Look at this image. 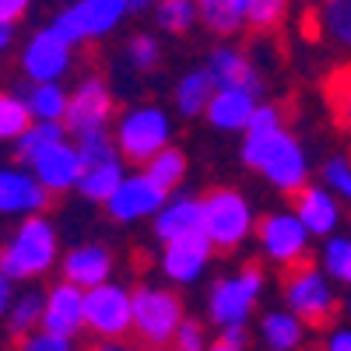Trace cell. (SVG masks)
<instances>
[{
    "instance_id": "49",
    "label": "cell",
    "mask_w": 351,
    "mask_h": 351,
    "mask_svg": "<svg viewBox=\"0 0 351 351\" xmlns=\"http://www.w3.org/2000/svg\"><path fill=\"white\" fill-rule=\"evenodd\" d=\"M92 351H123V348L116 344V341H109V344H99V348H92Z\"/></svg>"
},
{
    "instance_id": "43",
    "label": "cell",
    "mask_w": 351,
    "mask_h": 351,
    "mask_svg": "<svg viewBox=\"0 0 351 351\" xmlns=\"http://www.w3.org/2000/svg\"><path fill=\"white\" fill-rule=\"evenodd\" d=\"M28 4H32V0H0V21L14 25V21L28 11Z\"/></svg>"
},
{
    "instance_id": "30",
    "label": "cell",
    "mask_w": 351,
    "mask_h": 351,
    "mask_svg": "<svg viewBox=\"0 0 351 351\" xmlns=\"http://www.w3.org/2000/svg\"><path fill=\"white\" fill-rule=\"evenodd\" d=\"M53 141H64L60 120H36L32 127L21 134V141H18V162H28V165H32V158H36L43 148H49Z\"/></svg>"
},
{
    "instance_id": "14",
    "label": "cell",
    "mask_w": 351,
    "mask_h": 351,
    "mask_svg": "<svg viewBox=\"0 0 351 351\" xmlns=\"http://www.w3.org/2000/svg\"><path fill=\"white\" fill-rule=\"evenodd\" d=\"M211 253H215V246H211V239L204 236V228H200V232H190V236H180V239L165 243L162 267H165V274L172 281L190 285L193 278H200L204 267H208Z\"/></svg>"
},
{
    "instance_id": "36",
    "label": "cell",
    "mask_w": 351,
    "mask_h": 351,
    "mask_svg": "<svg viewBox=\"0 0 351 351\" xmlns=\"http://www.w3.org/2000/svg\"><path fill=\"white\" fill-rule=\"evenodd\" d=\"M319 176H324V186L341 197V200H351V162L344 155H330L324 162V169H319Z\"/></svg>"
},
{
    "instance_id": "27",
    "label": "cell",
    "mask_w": 351,
    "mask_h": 351,
    "mask_svg": "<svg viewBox=\"0 0 351 351\" xmlns=\"http://www.w3.org/2000/svg\"><path fill=\"white\" fill-rule=\"evenodd\" d=\"M81 8H84V21H88V39L112 32L120 25V18L130 11L127 0H81Z\"/></svg>"
},
{
    "instance_id": "48",
    "label": "cell",
    "mask_w": 351,
    "mask_h": 351,
    "mask_svg": "<svg viewBox=\"0 0 351 351\" xmlns=\"http://www.w3.org/2000/svg\"><path fill=\"white\" fill-rule=\"evenodd\" d=\"M208 351H239V348H236V344H225V341H218V344H211Z\"/></svg>"
},
{
    "instance_id": "8",
    "label": "cell",
    "mask_w": 351,
    "mask_h": 351,
    "mask_svg": "<svg viewBox=\"0 0 351 351\" xmlns=\"http://www.w3.org/2000/svg\"><path fill=\"white\" fill-rule=\"evenodd\" d=\"M260 288H263L260 263H246L236 278H221L211 288V319H215V324H221V327L243 324V319L250 316V306L260 295Z\"/></svg>"
},
{
    "instance_id": "42",
    "label": "cell",
    "mask_w": 351,
    "mask_h": 351,
    "mask_svg": "<svg viewBox=\"0 0 351 351\" xmlns=\"http://www.w3.org/2000/svg\"><path fill=\"white\" fill-rule=\"evenodd\" d=\"M330 95H334V112H337V120L351 130V74H341L337 84H330Z\"/></svg>"
},
{
    "instance_id": "39",
    "label": "cell",
    "mask_w": 351,
    "mask_h": 351,
    "mask_svg": "<svg viewBox=\"0 0 351 351\" xmlns=\"http://www.w3.org/2000/svg\"><path fill=\"white\" fill-rule=\"evenodd\" d=\"M11 351H71V337L64 334H36V330H28V334H18L14 337V348Z\"/></svg>"
},
{
    "instance_id": "17",
    "label": "cell",
    "mask_w": 351,
    "mask_h": 351,
    "mask_svg": "<svg viewBox=\"0 0 351 351\" xmlns=\"http://www.w3.org/2000/svg\"><path fill=\"white\" fill-rule=\"evenodd\" d=\"M84 324V291L71 281L56 285L46 295V309H43V327L49 334H64L74 337L77 327Z\"/></svg>"
},
{
    "instance_id": "32",
    "label": "cell",
    "mask_w": 351,
    "mask_h": 351,
    "mask_svg": "<svg viewBox=\"0 0 351 351\" xmlns=\"http://www.w3.org/2000/svg\"><path fill=\"white\" fill-rule=\"evenodd\" d=\"M197 18H200L197 0H158V25L172 36L190 32Z\"/></svg>"
},
{
    "instance_id": "41",
    "label": "cell",
    "mask_w": 351,
    "mask_h": 351,
    "mask_svg": "<svg viewBox=\"0 0 351 351\" xmlns=\"http://www.w3.org/2000/svg\"><path fill=\"white\" fill-rule=\"evenodd\" d=\"M172 351H204V330L193 319H183L172 334Z\"/></svg>"
},
{
    "instance_id": "46",
    "label": "cell",
    "mask_w": 351,
    "mask_h": 351,
    "mask_svg": "<svg viewBox=\"0 0 351 351\" xmlns=\"http://www.w3.org/2000/svg\"><path fill=\"white\" fill-rule=\"evenodd\" d=\"M330 351H351V330H334L330 334Z\"/></svg>"
},
{
    "instance_id": "9",
    "label": "cell",
    "mask_w": 351,
    "mask_h": 351,
    "mask_svg": "<svg viewBox=\"0 0 351 351\" xmlns=\"http://www.w3.org/2000/svg\"><path fill=\"white\" fill-rule=\"evenodd\" d=\"M256 239L263 246L271 260H278L281 267L295 263L306 256V239H309V228L299 221V215H263L256 221Z\"/></svg>"
},
{
    "instance_id": "24",
    "label": "cell",
    "mask_w": 351,
    "mask_h": 351,
    "mask_svg": "<svg viewBox=\"0 0 351 351\" xmlns=\"http://www.w3.org/2000/svg\"><path fill=\"white\" fill-rule=\"evenodd\" d=\"M316 28L334 46L351 49V0H319L316 8Z\"/></svg>"
},
{
    "instance_id": "4",
    "label": "cell",
    "mask_w": 351,
    "mask_h": 351,
    "mask_svg": "<svg viewBox=\"0 0 351 351\" xmlns=\"http://www.w3.org/2000/svg\"><path fill=\"white\" fill-rule=\"evenodd\" d=\"M204 204V236L211 239L215 250H236L253 228L250 204L236 190H211Z\"/></svg>"
},
{
    "instance_id": "10",
    "label": "cell",
    "mask_w": 351,
    "mask_h": 351,
    "mask_svg": "<svg viewBox=\"0 0 351 351\" xmlns=\"http://www.w3.org/2000/svg\"><path fill=\"white\" fill-rule=\"evenodd\" d=\"M21 67L36 84L56 81L71 67V43L60 39L53 28H43V32H36L32 39H28V46L21 53Z\"/></svg>"
},
{
    "instance_id": "35",
    "label": "cell",
    "mask_w": 351,
    "mask_h": 351,
    "mask_svg": "<svg viewBox=\"0 0 351 351\" xmlns=\"http://www.w3.org/2000/svg\"><path fill=\"white\" fill-rule=\"evenodd\" d=\"M77 137H81V141H77V155H81L84 165H99V162L116 158V141H109L106 127L88 130V134H77Z\"/></svg>"
},
{
    "instance_id": "28",
    "label": "cell",
    "mask_w": 351,
    "mask_h": 351,
    "mask_svg": "<svg viewBox=\"0 0 351 351\" xmlns=\"http://www.w3.org/2000/svg\"><path fill=\"white\" fill-rule=\"evenodd\" d=\"M144 172H148L165 193H172L176 186L183 183V176H186V158H183V152H176V148H169V144H165L155 158L144 162Z\"/></svg>"
},
{
    "instance_id": "52",
    "label": "cell",
    "mask_w": 351,
    "mask_h": 351,
    "mask_svg": "<svg viewBox=\"0 0 351 351\" xmlns=\"http://www.w3.org/2000/svg\"><path fill=\"white\" fill-rule=\"evenodd\" d=\"M348 313H351V295H348Z\"/></svg>"
},
{
    "instance_id": "29",
    "label": "cell",
    "mask_w": 351,
    "mask_h": 351,
    "mask_svg": "<svg viewBox=\"0 0 351 351\" xmlns=\"http://www.w3.org/2000/svg\"><path fill=\"white\" fill-rule=\"evenodd\" d=\"M28 109H32L36 120H64V112H67V95H64V88L60 84H53V81H43L36 84L32 92H28Z\"/></svg>"
},
{
    "instance_id": "11",
    "label": "cell",
    "mask_w": 351,
    "mask_h": 351,
    "mask_svg": "<svg viewBox=\"0 0 351 351\" xmlns=\"http://www.w3.org/2000/svg\"><path fill=\"white\" fill-rule=\"evenodd\" d=\"M162 204H165V190L148 172H141V176H130V180H123L116 186V193L106 200V208L116 221H134V218L162 211Z\"/></svg>"
},
{
    "instance_id": "13",
    "label": "cell",
    "mask_w": 351,
    "mask_h": 351,
    "mask_svg": "<svg viewBox=\"0 0 351 351\" xmlns=\"http://www.w3.org/2000/svg\"><path fill=\"white\" fill-rule=\"evenodd\" d=\"M32 169H36V180L49 193H64V190L77 186L81 172H84V162H81L77 148H71L67 141H53L49 148H43L32 158Z\"/></svg>"
},
{
    "instance_id": "38",
    "label": "cell",
    "mask_w": 351,
    "mask_h": 351,
    "mask_svg": "<svg viewBox=\"0 0 351 351\" xmlns=\"http://www.w3.org/2000/svg\"><path fill=\"white\" fill-rule=\"evenodd\" d=\"M158 60H162V49H158V43L152 39V36H134L130 43H127V64L134 67V71H155L158 67Z\"/></svg>"
},
{
    "instance_id": "47",
    "label": "cell",
    "mask_w": 351,
    "mask_h": 351,
    "mask_svg": "<svg viewBox=\"0 0 351 351\" xmlns=\"http://www.w3.org/2000/svg\"><path fill=\"white\" fill-rule=\"evenodd\" d=\"M11 39H14V25H8V21H0V53H4V49L11 46Z\"/></svg>"
},
{
    "instance_id": "21",
    "label": "cell",
    "mask_w": 351,
    "mask_h": 351,
    "mask_svg": "<svg viewBox=\"0 0 351 351\" xmlns=\"http://www.w3.org/2000/svg\"><path fill=\"white\" fill-rule=\"evenodd\" d=\"M112 260L102 246H77L64 256V278L77 288H95L109 278Z\"/></svg>"
},
{
    "instance_id": "33",
    "label": "cell",
    "mask_w": 351,
    "mask_h": 351,
    "mask_svg": "<svg viewBox=\"0 0 351 351\" xmlns=\"http://www.w3.org/2000/svg\"><path fill=\"white\" fill-rule=\"evenodd\" d=\"M43 309H46V295H39V291H25V295L14 302V309H8L11 313V334L18 337V334H28V330H36V324L43 319Z\"/></svg>"
},
{
    "instance_id": "1",
    "label": "cell",
    "mask_w": 351,
    "mask_h": 351,
    "mask_svg": "<svg viewBox=\"0 0 351 351\" xmlns=\"http://www.w3.org/2000/svg\"><path fill=\"white\" fill-rule=\"evenodd\" d=\"M243 158H246V165L260 169V172L267 176L278 190H285V193H295V190L306 186V180H309V162H306L302 144L291 137L285 127L246 130Z\"/></svg>"
},
{
    "instance_id": "22",
    "label": "cell",
    "mask_w": 351,
    "mask_h": 351,
    "mask_svg": "<svg viewBox=\"0 0 351 351\" xmlns=\"http://www.w3.org/2000/svg\"><path fill=\"white\" fill-rule=\"evenodd\" d=\"M200 21L215 36H236L246 21V0H200Z\"/></svg>"
},
{
    "instance_id": "51",
    "label": "cell",
    "mask_w": 351,
    "mask_h": 351,
    "mask_svg": "<svg viewBox=\"0 0 351 351\" xmlns=\"http://www.w3.org/2000/svg\"><path fill=\"white\" fill-rule=\"evenodd\" d=\"M341 281H348V285H351V256H348V267H344V278H341Z\"/></svg>"
},
{
    "instance_id": "3",
    "label": "cell",
    "mask_w": 351,
    "mask_h": 351,
    "mask_svg": "<svg viewBox=\"0 0 351 351\" xmlns=\"http://www.w3.org/2000/svg\"><path fill=\"white\" fill-rule=\"evenodd\" d=\"M56 256V236L53 225L43 215H32L28 221H21V228L11 236V243L0 250V271L8 278H39L53 267Z\"/></svg>"
},
{
    "instance_id": "15",
    "label": "cell",
    "mask_w": 351,
    "mask_h": 351,
    "mask_svg": "<svg viewBox=\"0 0 351 351\" xmlns=\"http://www.w3.org/2000/svg\"><path fill=\"white\" fill-rule=\"evenodd\" d=\"M291 211L313 236H334V228L341 225V204L327 186H299L291 193Z\"/></svg>"
},
{
    "instance_id": "31",
    "label": "cell",
    "mask_w": 351,
    "mask_h": 351,
    "mask_svg": "<svg viewBox=\"0 0 351 351\" xmlns=\"http://www.w3.org/2000/svg\"><path fill=\"white\" fill-rule=\"evenodd\" d=\"M32 127V109L18 95H0V141H14Z\"/></svg>"
},
{
    "instance_id": "16",
    "label": "cell",
    "mask_w": 351,
    "mask_h": 351,
    "mask_svg": "<svg viewBox=\"0 0 351 351\" xmlns=\"http://www.w3.org/2000/svg\"><path fill=\"white\" fill-rule=\"evenodd\" d=\"M49 208V190L28 172H0V215H39Z\"/></svg>"
},
{
    "instance_id": "19",
    "label": "cell",
    "mask_w": 351,
    "mask_h": 351,
    "mask_svg": "<svg viewBox=\"0 0 351 351\" xmlns=\"http://www.w3.org/2000/svg\"><path fill=\"white\" fill-rule=\"evenodd\" d=\"M256 102H253V92L250 88H218L208 102V120L218 127V130H239L250 123Z\"/></svg>"
},
{
    "instance_id": "26",
    "label": "cell",
    "mask_w": 351,
    "mask_h": 351,
    "mask_svg": "<svg viewBox=\"0 0 351 351\" xmlns=\"http://www.w3.org/2000/svg\"><path fill=\"white\" fill-rule=\"evenodd\" d=\"M260 327H263V341L274 351H299L302 348V319L295 313H267Z\"/></svg>"
},
{
    "instance_id": "20",
    "label": "cell",
    "mask_w": 351,
    "mask_h": 351,
    "mask_svg": "<svg viewBox=\"0 0 351 351\" xmlns=\"http://www.w3.org/2000/svg\"><path fill=\"white\" fill-rule=\"evenodd\" d=\"M208 74L215 81V88H250L256 95L260 92V74L253 71V64L239 49H228V46H218L211 53V64H208Z\"/></svg>"
},
{
    "instance_id": "44",
    "label": "cell",
    "mask_w": 351,
    "mask_h": 351,
    "mask_svg": "<svg viewBox=\"0 0 351 351\" xmlns=\"http://www.w3.org/2000/svg\"><path fill=\"white\" fill-rule=\"evenodd\" d=\"M11 281H14V278H8L4 271H0V316L11 309Z\"/></svg>"
},
{
    "instance_id": "40",
    "label": "cell",
    "mask_w": 351,
    "mask_h": 351,
    "mask_svg": "<svg viewBox=\"0 0 351 351\" xmlns=\"http://www.w3.org/2000/svg\"><path fill=\"white\" fill-rule=\"evenodd\" d=\"M348 256H351V239H344V236H330V243H327V250H324V267H327L330 278H337V281L344 278Z\"/></svg>"
},
{
    "instance_id": "6",
    "label": "cell",
    "mask_w": 351,
    "mask_h": 351,
    "mask_svg": "<svg viewBox=\"0 0 351 351\" xmlns=\"http://www.w3.org/2000/svg\"><path fill=\"white\" fill-rule=\"evenodd\" d=\"M183 324V302L162 288L134 291V334L148 344H169L176 327Z\"/></svg>"
},
{
    "instance_id": "18",
    "label": "cell",
    "mask_w": 351,
    "mask_h": 351,
    "mask_svg": "<svg viewBox=\"0 0 351 351\" xmlns=\"http://www.w3.org/2000/svg\"><path fill=\"white\" fill-rule=\"evenodd\" d=\"M200 228H204V204L197 197L165 200L158 218H155V236L162 243H172V239L190 236V232H200Z\"/></svg>"
},
{
    "instance_id": "12",
    "label": "cell",
    "mask_w": 351,
    "mask_h": 351,
    "mask_svg": "<svg viewBox=\"0 0 351 351\" xmlns=\"http://www.w3.org/2000/svg\"><path fill=\"white\" fill-rule=\"evenodd\" d=\"M109 109H112V99L106 92V84L99 77H84L77 84V92L71 95L67 102V112H64V123L67 130L74 134H88V130H99L109 123Z\"/></svg>"
},
{
    "instance_id": "34",
    "label": "cell",
    "mask_w": 351,
    "mask_h": 351,
    "mask_svg": "<svg viewBox=\"0 0 351 351\" xmlns=\"http://www.w3.org/2000/svg\"><path fill=\"white\" fill-rule=\"evenodd\" d=\"M288 14V0H246V21L253 32H274Z\"/></svg>"
},
{
    "instance_id": "50",
    "label": "cell",
    "mask_w": 351,
    "mask_h": 351,
    "mask_svg": "<svg viewBox=\"0 0 351 351\" xmlns=\"http://www.w3.org/2000/svg\"><path fill=\"white\" fill-rule=\"evenodd\" d=\"M127 4H130L134 11H141V8H148V4H152V0H127Z\"/></svg>"
},
{
    "instance_id": "5",
    "label": "cell",
    "mask_w": 351,
    "mask_h": 351,
    "mask_svg": "<svg viewBox=\"0 0 351 351\" xmlns=\"http://www.w3.org/2000/svg\"><path fill=\"white\" fill-rule=\"evenodd\" d=\"M165 144H169V120L158 106H137V109L123 112L120 127H116V148L123 152L127 162L144 165Z\"/></svg>"
},
{
    "instance_id": "2",
    "label": "cell",
    "mask_w": 351,
    "mask_h": 351,
    "mask_svg": "<svg viewBox=\"0 0 351 351\" xmlns=\"http://www.w3.org/2000/svg\"><path fill=\"white\" fill-rule=\"evenodd\" d=\"M281 281H285L281 288H285V299H288L291 313H295L306 327H313V330L334 327L337 299L330 291V281L313 267L309 253L295 263H288V267H281Z\"/></svg>"
},
{
    "instance_id": "7",
    "label": "cell",
    "mask_w": 351,
    "mask_h": 351,
    "mask_svg": "<svg viewBox=\"0 0 351 351\" xmlns=\"http://www.w3.org/2000/svg\"><path fill=\"white\" fill-rule=\"evenodd\" d=\"M84 324L99 337H127L134 330V295L120 285H95L84 291Z\"/></svg>"
},
{
    "instance_id": "45",
    "label": "cell",
    "mask_w": 351,
    "mask_h": 351,
    "mask_svg": "<svg viewBox=\"0 0 351 351\" xmlns=\"http://www.w3.org/2000/svg\"><path fill=\"white\" fill-rule=\"evenodd\" d=\"M221 341H225V344H236V348H243V341H246L243 324H228V327H225V334H221Z\"/></svg>"
},
{
    "instance_id": "23",
    "label": "cell",
    "mask_w": 351,
    "mask_h": 351,
    "mask_svg": "<svg viewBox=\"0 0 351 351\" xmlns=\"http://www.w3.org/2000/svg\"><path fill=\"white\" fill-rule=\"evenodd\" d=\"M120 183H123V165L116 162V158H109V162H99V165H84L81 180H77V190L88 200L106 204L116 193V186H120Z\"/></svg>"
},
{
    "instance_id": "25",
    "label": "cell",
    "mask_w": 351,
    "mask_h": 351,
    "mask_svg": "<svg viewBox=\"0 0 351 351\" xmlns=\"http://www.w3.org/2000/svg\"><path fill=\"white\" fill-rule=\"evenodd\" d=\"M215 95V81L208 71H190L180 84H176V109H180L183 116H197L208 109Z\"/></svg>"
},
{
    "instance_id": "37",
    "label": "cell",
    "mask_w": 351,
    "mask_h": 351,
    "mask_svg": "<svg viewBox=\"0 0 351 351\" xmlns=\"http://www.w3.org/2000/svg\"><path fill=\"white\" fill-rule=\"evenodd\" d=\"M49 28H53V32L60 36V39H67L71 46H74V43H88V21H84L81 0H77V4H71L67 11L56 14V21H53Z\"/></svg>"
}]
</instances>
